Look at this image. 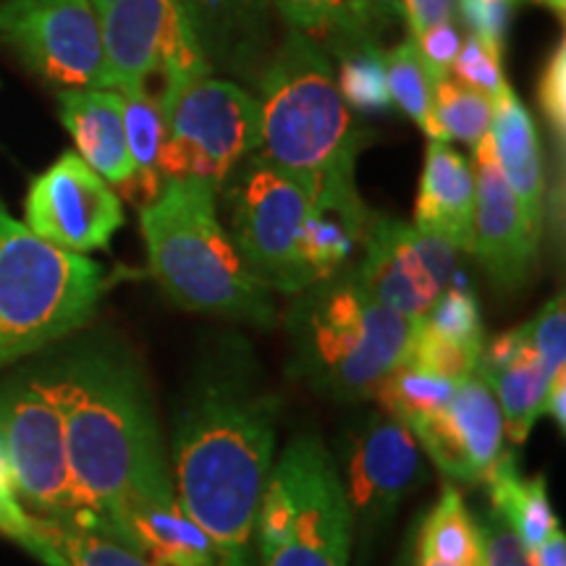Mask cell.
<instances>
[{
  "label": "cell",
  "mask_w": 566,
  "mask_h": 566,
  "mask_svg": "<svg viewBox=\"0 0 566 566\" xmlns=\"http://www.w3.org/2000/svg\"><path fill=\"white\" fill-rule=\"evenodd\" d=\"M449 483L480 485L504 454L499 401L478 370L459 380L449 405L409 428Z\"/></svg>",
  "instance_id": "2e32d148"
},
{
  "label": "cell",
  "mask_w": 566,
  "mask_h": 566,
  "mask_svg": "<svg viewBox=\"0 0 566 566\" xmlns=\"http://www.w3.org/2000/svg\"><path fill=\"white\" fill-rule=\"evenodd\" d=\"M139 229L153 279L176 307L273 328V292L250 273L218 218L216 184L168 179L142 205Z\"/></svg>",
  "instance_id": "3957f363"
},
{
  "label": "cell",
  "mask_w": 566,
  "mask_h": 566,
  "mask_svg": "<svg viewBox=\"0 0 566 566\" xmlns=\"http://www.w3.org/2000/svg\"><path fill=\"white\" fill-rule=\"evenodd\" d=\"M457 384L459 380L441 378V375L405 363L396 367L388 378L380 380L373 399L380 405V412L399 420L409 430L412 424L449 405V399L457 391Z\"/></svg>",
  "instance_id": "f1b7e54d"
},
{
  "label": "cell",
  "mask_w": 566,
  "mask_h": 566,
  "mask_svg": "<svg viewBox=\"0 0 566 566\" xmlns=\"http://www.w3.org/2000/svg\"><path fill=\"white\" fill-rule=\"evenodd\" d=\"M367 19H370L373 34L380 40V34L394 30V27L407 24V6L405 0H365Z\"/></svg>",
  "instance_id": "7bdbcfd3"
},
{
  "label": "cell",
  "mask_w": 566,
  "mask_h": 566,
  "mask_svg": "<svg viewBox=\"0 0 566 566\" xmlns=\"http://www.w3.org/2000/svg\"><path fill=\"white\" fill-rule=\"evenodd\" d=\"M417 323L342 271L296 294L289 310L294 370L336 401L373 399L380 380L407 363Z\"/></svg>",
  "instance_id": "5b68a950"
},
{
  "label": "cell",
  "mask_w": 566,
  "mask_h": 566,
  "mask_svg": "<svg viewBox=\"0 0 566 566\" xmlns=\"http://www.w3.org/2000/svg\"><path fill=\"white\" fill-rule=\"evenodd\" d=\"M454 3L457 0H405L409 34L417 38L430 27L454 19Z\"/></svg>",
  "instance_id": "b9f144b4"
},
{
  "label": "cell",
  "mask_w": 566,
  "mask_h": 566,
  "mask_svg": "<svg viewBox=\"0 0 566 566\" xmlns=\"http://www.w3.org/2000/svg\"><path fill=\"white\" fill-rule=\"evenodd\" d=\"M422 323L438 336L451 338V342L467 346V349L483 354L485 334H483V317H480L478 296L464 286H454L441 294V300L433 304Z\"/></svg>",
  "instance_id": "d6a6232c"
},
{
  "label": "cell",
  "mask_w": 566,
  "mask_h": 566,
  "mask_svg": "<svg viewBox=\"0 0 566 566\" xmlns=\"http://www.w3.org/2000/svg\"><path fill=\"white\" fill-rule=\"evenodd\" d=\"M342 488L354 527L367 541L396 512L417 480L422 462L415 436L394 417L373 415L344 441Z\"/></svg>",
  "instance_id": "9a60e30c"
},
{
  "label": "cell",
  "mask_w": 566,
  "mask_h": 566,
  "mask_svg": "<svg viewBox=\"0 0 566 566\" xmlns=\"http://www.w3.org/2000/svg\"><path fill=\"white\" fill-rule=\"evenodd\" d=\"M281 399L237 338L205 357L174 417L171 480L223 566H254V527L273 470Z\"/></svg>",
  "instance_id": "6da1fadb"
},
{
  "label": "cell",
  "mask_w": 566,
  "mask_h": 566,
  "mask_svg": "<svg viewBox=\"0 0 566 566\" xmlns=\"http://www.w3.org/2000/svg\"><path fill=\"white\" fill-rule=\"evenodd\" d=\"M533 3L548 9L558 21H564V17H566V0H533Z\"/></svg>",
  "instance_id": "bcb514c9"
},
{
  "label": "cell",
  "mask_w": 566,
  "mask_h": 566,
  "mask_svg": "<svg viewBox=\"0 0 566 566\" xmlns=\"http://www.w3.org/2000/svg\"><path fill=\"white\" fill-rule=\"evenodd\" d=\"M493 101L454 80H438L433 87V122L441 142H464L475 147L491 129Z\"/></svg>",
  "instance_id": "4dcf8cb0"
},
{
  "label": "cell",
  "mask_w": 566,
  "mask_h": 566,
  "mask_svg": "<svg viewBox=\"0 0 566 566\" xmlns=\"http://www.w3.org/2000/svg\"><path fill=\"white\" fill-rule=\"evenodd\" d=\"M384 63L391 103L405 113V116L412 118V122L428 134V139H438V129L433 122L436 80L430 76L428 66L422 63L412 34H407L405 40L384 51Z\"/></svg>",
  "instance_id": "f546056e"
},
{
  "label": "cell",
  "mask_w": 566,
  "mask_h": 566,
  "mask_svg": "<svg viewBox=\"0 0 566 566\" xmlns=\"http://www.w3.org/2000/svg\"><path fill=\"white\" fill-rule=\"evenodd\" d=\"M0 42L59 90H113L90 0H0Z\"/></svg>",
  "instance_id": "8fae6325"
},
{
  "label": "cell",
  "mask_w": 566,
  "mask_h": 566,
  "mask_svg": "<svg viewBox=\"0 0 566 566\" xmlns=\"http://www.w3.org/2000/svg\"><path fill=\"white\" fill-rule=\"evenodd\" d=\"M472 218H475V171L449 142L430 139L412 226L436 233L462 252H472Z\"/></svg>",
  "instance_id": "7402d4cb"
},
{
  "label": "cell",
  "mask_w": 566,
  "mask_h": 566,
  "mask_svg": "<svg viewBox=\"0 0 566 566\" xmlns=\"http://www.w3.org/2000/svg\"><path fill=\"white\" fill-rule=\"evenodd\" d=\"M260 150L313 192L354 187V163L370 134L359 129L336 84L328 51L289 30L258 84Z\"/></svg>",
  "instance_id": "277c9868"
},
{
  "label": "cell",
  "mask_w": 566,
  "mask_h": 566,
  "mask_svg": "<svg viewBox=\"0 0 566 566\" xmlns=\"http://www.w3.org/2000/svg\"><path fill=\"white\" fill-rule=\"evenodd\" d=\"M543 412L551 415V420L558 424V433H566V370L558 373L551 380L548 394H546V409Z\"/></svg>",
  "instance_id": "f6af8a7d"
},
{
  "label": "cell",
  "mask_w": 566,
  "mask_h": 566,
  "mask_svg": "<svg viewBox=\"0 0 566 566\" xmlns=\"http://www.w3.org/2000/svg\"><path fill=\"white\" fill-rule=\"evenodd\" d=\"M363 250L354 279L373 300L412 321H422L441 300L462 254L436 233L394 218H375Z\"/></svg>",
  "instance_id": "4fadbf2b"
},
{
  "label": "cell",
  "mask_w": 566,
  "mask_h": 566,
  "mask_svg": "<svg viewBox=\"0 0 566 566\" xmlns=\"http://www.w3.org/2000/svg\"><path fill=\"white\" fill-rule=\"evenodd\" d=\"M478 373L499 401L504 436L516 446L525 443L546 409V394L554 380L530 346L525 325L506 331L483 346Z\"/></svg>",
  "instance_id": "d6986e66"
},
{
  "label": "cell",
  "mask_w": 566,
  "mask_h": 566,
  "mask_svg": "<svg viewBox=\"0 0 566 566\" xmlns=\"http://www.w3.org/2000/svg\"><path fill=\"white\" fill-rule=\"evenodd\" d=\"M338 61L336 84L344 103L363 113H384L394 108L388 92L384 48L375 38L342 42L328 48Z\"/></svg>",
  "instance_id": "83f0119b"
},
{
  "label": "cell",
  "mask_w": 566,
  "mask_h": 566,
  "mask_svg": "<svg viewBox=\"0 0 566 566\" xmlns=\"http://www.w3.org/2000/svg\"><path fill=\"white\" fill-rule=\"evenodd\" d=\"M457 3L467 34L485 42L493 51L504 53L512 19L525 0H457Z\"/></svg>",
  "instance_id": "74e56055"
},
{
  "label": "cell",
  "mask_w": 566,
  "mask_h": 566,
  "mask_svg": "<svg viewBox=\"0 0 566 566\" xmlns=\"http://www.w3.org/2000/svg\"><path fill=\"white\" fill-rule=\"evenodd\" d=\"M160 176L221 184L260 150V103L244 84L205 74L163 82Z\"/></svg>",
  "instance_id": "9c48e42d"
},
{
  "label": "cell",
  "mask_w": 566,
  "mask_h": 566,
  "mask_svg": "<svg viewBox=\"0 0 566 566\" xmlns=\"http://www.w3.org/2000/svg\"><path fill=\"white\" fill-rule=\"evenodd\" d=\"M415 558L449 566H485L483 533L454 483H446L417 535Z\"/></svg>",
  "instance_id": "d4e9b609"
},
{
  "label": "cell",
  "mask_w": 566,
  "mask_h": 566,
  "mask_svg": "<svg viewBox=\"0 0 566 566\" xmlns=\"http://www.w3.org/2000/svg\"><path fill=\"white\" fill-rule=\"evenodd\" d=\"M537 103L546 116L548 129L554 134L558 155H564L566 142V42L558 40L556 48L543 63L537 80Z\"/></svg>",
  "instance_id": "f35d334b"
},
{
  "label": "cell",
  "mask_w": 566,
  "mask_h": 566,
  "mask_svg": "<svg viewBox=\"0 0 566 566\" xmlns=\"http://www.w3.org/2000/svg\"><path fill=\"white\" fill-rule=\"evenodd\" d=\"M229 237L244 265L271 292L302 294L315 286L307 244L315 192L294 174L252 153L221 184Z\"/></svg>",
  "instance_id": "ba28073f"
},
{
  "label": "cell",
  "mask_w": 566,
  "mask_h": 566,
  "mask_svg": "<svg viewBox=\"0 0 566 566\" xmlns=\"http://www.w3.org/2000/svg\"><path fill=\"white\" fill-rule=\"evenodd\" d=\"M491 137L495 163L504 181L512 189L527 223L535 233H543L546 221V168L537 124L527 105L512 87H504L493 101Z\"/></svg>",
  "instance_id": "44dd1931"
},
{
  "label": "cell",
  "mask_w": 566,
  "mask_h": 566,
  "mask_svg": "<svg viewBox=\"0 0 566 566\" xmlns=\"http://www.w3.org/2000/svg\"><path fill=\"white\" fill-rule=\"evenodd\" d=\"M475 218L472 254L495 289L520 292L535 271L541 233L533 231L525 212L495 163L491 137L475 145Z\"/></svg>",
  "instance_id": "e0dca14e"
},
{
  "label": "cell",
  "mask_w": 566,
  "mask_h": 566,
  "mask_svg": "<svg viewBox=\"0 0 566 566\" xmlns=\"http://www.w3.org/2000/svg\"><path fill=\"white\" fill-rule=\"evenodd\" d=\"M124 221L122 197L76 153H63L40 174L24 200L27 229L63 252L108 250Z\"/></svg>",
  "instance_id": "5bb4252c"
},
{
  "label": "cell",
  "mask_w": 566,
  "mask_h": 566,
  "mask_svg": "<svg viewBox=\"0 0 566 566\" xmlns=\"http://www.w3.org/2000/svg\"><path fill=\"white\" fill-rule=\"evenodd\" d=\"M530 566H566V537L562 530H556L548 541H543L541 546L527 551Z\"/></svg>",
  "instance_id": "ee69618b"
},
{
  "label": "cell",
  "mask_w": 566,
  "mask_h": 566,
  "mask_svg": "<svg viewBox=\"0 0 566 566\" xmlns=\"http://www.w3.org/2000/svg\"><path fill=\"white\" fill-rule=\"evenodd\" d=\"M271 3L289 30L315 40L323 51L342 42L375 38L365 0H271Z\"/></svg>",
  "instance_id": "4316f807"
},
{
  "label": "cell",
  "mask_w": 566,
  "mask_h": 566,
  "mask_svg": "<svg viewBox=\"0 0 566 566\" xmlns=\"http://www.w3.org/2000/svg\"><path fill=\"white\" fill-rule=\"evenodd\" d=\"M124 279L42 242L0 205V370L87 328Z\"/></svg>",
  "instance_id": "8992f818"
},
{
  "label": "cell",
  "mask_w": 566,
  "mask_h": 566,
  "mask_svg": "<svg viewBox=\"0 0 566 566\" xmlns=\"http://www.w3.org/2000/svg\"><path fill=\"white\" fill-rule=\"evenodd\" d=\"M417 51H420V59L424 66H428L430 76L433 80H446L451 71V63H454L459 45H462V32H459L457 21H443V24L430 27V30L420 32L415 38Z\"/></svg>",
  "instance_id": "ab89813d"
},
{
  "label": "cell",
  "mask_w": 566,
  "mask_h": 566,
  "mask_svg": "<svg viewBox=\"0 0 566 566\" xmlns=\"http://www.w3.org/2000/svg\"><path fill=\"white\" fill-rule=\"evenodd\" d=\"M61 124L76 145V155L108 184L132 195L134 166L126 145L124 101L118 90H61Z\"/></svg>",
  "instance_id": "ffe728a7"
},
{
  "label": "cell",
  "mask_w": 566,
  "mask_h": 566,
  "mask_svg": "<svg viewBox=\"0 0 566 566\" xmlns=\"http://www.w3.org/2000/svg\"><path fill=\"white\" fill-rule=\"evenodd\" d=\"M124 101V124H126V145H129V158L134 166L132 200L142 197V205L150 202L163 189L160 176V147H163V111L158 95L142 87H132L122 92Z\"/></svg>",
  "instance_id": "484cf974"
},
{
  "label": "cell",
  "mask_w": 566,
  "mask_h": 566,
  "mask_svg": "<svg viewBox=\"0 0 566 566\" xmlns=\"http://www.w3.org/2000/svg\"><path fill=\"white\" fill-rule=\"evenodd\" d=\"M480 533H483L485 566H530L527 548L493 509L480 525Z\"/></svg>",
  "instance_id": "60d3db41"
},
{
  "label": "cell",
  "mask_w": 566,
  "mask_h": 566,
  "mask_svg": "<svg viewBox=\"0 0 566 566\" xmlns=\"http://www.w3.org/2000/svg\"><path fill=\"white\" fill-rule=\"evenodd\" d=\"M409 365L420 367L433 375L449 380H464L467 375L478 370L480 354L467 349V346L451 342V338L438 336L436 331H430L422 321L417 323V331L412 336V346H409Z\"/></svg>",
  "instance_id": "e575fe53"
},
{
  "label": "cell",
  "mask_w": 566,
  "mask_h": 566,
  "mask_svg": "<svg viewBox=\"0 0 566 566\" xmlns=\"http://www.w3.org/2000/svg\"><path fill=\"white\" fill-rule=\"evenodd\" d=\"M0 535L11 537L45 566H69L48 537L42 520L27 512V506L19 501L3 457H0Z\"/></svg>",
  "instance_id": "836d02e7"
},
{
  "label": "cell",
  "mask_w": 566,
  "mask_h": 566,
  "mask_svg": "<svg viewBox=\"0 0 566 566\" xmlns=\"http://www.w3.org/2000/svg\"><path fill=\"white\" fill-rule=\"evenodd\" d=\"M42 525H45L48 537L69 566H158L124 543L92 533V530L59 527L48 525V522H42Z\"/></svg>",
  "instance_id": "1f68e13d"
},
{
  "label": "cell",
  "mask_w": 566,
  "mask_h": 566,
  "mask_svg": "<svg viewBox=\"0 0 566 566\" xmlns=\"http://www.w3.org/2000/svg\"><path fill=\"white\" fill-rule=\"evenodd\" d=\"M354 520L338 467L313 436H300L273 462L254 546L260 566H346Z\"/></svg>",
  "instance_id": "52a82bcc"
},
{
  "label": "cell",
  "mask_w": 566,
  "mask_h": 566,
  "mask_svg": "<svg viewBox=\"0 0 566 566\" xmlns=\"http://www.w3.org/2000/svg\"><path fill=\"white\" fill-rule=\"evenodd\" d=\"M205 61L231 82L258 84L275 48L271 0H179Z\"/></svg>",
  "instance_id": "ac0fdd59"
},
{
  "label": "cell",
  "mask_w": 566,
  "mask_h": 566,
  "mask_svg": "<svg viewBox=\"0 0 566 566\" xmlns=\"http://www.w3.org/2000/svg\"><path fill=\"white\" fill-rule=\"evenodd\" d=\"M449 80L475 92H483L485 97L495 101V95L509 87L504 74V53L493 51L485 42L467 34V38H462V45H459L454 63H451Z\"/></svg>",
  "instance_id": "d590c367"
},
{
  "label": "cell",
  "mask_w": 566,
  "mask_h": 566,
  "mask_svg": "<svg viewBox=\"0 0 566 566\" xmlns=\"http://www.w3.org/2000/svg\"><path fill=\"white\" fill-rule=\"evenodd\" d=\"M61 415L74 491L92 533L116 541L139 501L174 491L137 357L111 336L84 338L34 373Z\"/></svg>",
  "instance_id": "7a4b0ae2"
},
{
  "label": "cell",
  "mask_w": 566,
  "mask_h": 566,
  "mask_svg": "<svg viewBox=\"0 0 566 566\" xmlns=\"http://www.w3.org/2000/svg\"><path fill=\"white\" fill-rule=\"evenodd\" d=\"M116 541L158 566H223L210 537L181 509L176 491L134 504L118 522Z\"/></svg>",
  "instance_id": "603a6c76"
},
{
  "label": "cell",
  "mask_w": 566,
  "mask_h": 566,
  "mask_svg": "<svg viewBox=\"0 0 566 566\" xmlns=\"http://www.w3.org/2000/svg\"><path fill=\"white\" fill-rule=\"evenodd\" d=\"M415 566H449V564H438V562H430V558H415Z\"/></svg>",
  "instance_id": "7dc6e473"
},
{
  "label": "cell",
  "mask_w": 566,
  "mask_h": 566,
  "mask_svg": "<svg viewBox=\"0 0 566 566\" xmlns=\"http://www.w3.org/2000/svg\"><path fill=\"white\" fill-rule=\"evenodd\" d=\"M527 338L533 352L541 359L543 370L551 378H556L558 373L566 370V307L564 296L558 294L554 300L543 304V310L533 321L525 323Z\"/></svg>",
  "instance_id": "8d00e7d4"
},
{
  "label": "cell",
  "mask_w": 566,
  "mask_h": 566,
  "mask_svg": "<svg viewBox=\"0 0 566 566\" xmlns=\"http://www.w3.org/2000/svg\"><path fill=\"white\" fill-rule=\"evenodd\" d=\"M90 3L101 27L113 90L142 87L155 74H160L163 82H181L212 71L179 0Z\"/></svg>",
  "instance_id": "7c38bea8"
},
{
  "label": "cell",
  "mask_w": 566,
  "mask_h": 566,
  "mask_svg": "<svg viewBox=\"0 0 566 566\" xmlns=\"http://www.w3.org/2000/svg\"><path fill=\"white\" fill-rule=\"evenodd\" d=\"M485 485L491 493V509L514 530L527 551L537 548L556 530H562L551 506L546 478H522L512 451L504 449V454L488 472Z\"/></svg>",
  "instance_id": "cb8c5ba5"
},
{
  "label": "cell",
  "mask_w": 566,
  "mask_h": 566,
  "mask_svg": "<svg viewBox=\"0 0 566 566\" xmlns=\"http://www.w3.org/2000/svg\"><path fill=\"white\" fill-rule=\"evenodd\" d=\"M0 457L27 512L48 525L90 530L71 480L61 415L34 373L0 388Z\"/></svg>",
  "instance_id": "30bf717a"
}]
</instances>
